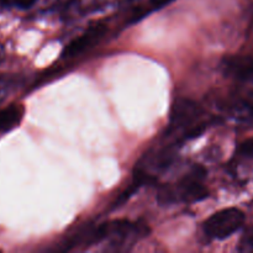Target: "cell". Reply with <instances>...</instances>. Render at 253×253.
Wrapping results in <instances>:
<instances>
[{"mask_svg": "<svg viewBox=\"0 0 253 253\" xmlns=\"http://www.w3.org/2000/svg\"><path fill=\"white\" fill-rule=\"evenodd\" d=\"M104 241L108 240L113 246L121 247L133 245L148 235L150 229L145 222L116 219L101 224Z\"/></svg>", "mask_w": 253, "mask_h": 253, "instance_id": "obj_2", "label": "cell"}, {"mask_svg": "<svg viewBox=\"0 0 253 253\" xmlns=\"http://www.w3.org/2000/svg\"><path fill=\"white\" fill-rule=\"evenodd\" d=\"M232 115L237 123L242 125H253V106L251 104L245 101L235 104L232 108Z\"/></svg>", "mask_w": 253, "mask_h": 253, "instance_id": "obj_8", "label": "cell"}, {"mask_svg": "<svg viewBox=\"0 0 253 253\" xmlns=\"http://www.w3.org/2000/svg\"><path fill=\"white\" fill-rule=\"evenodd\" d=\"M173 0H150L147 6V11H153V10H158L161 7L166 6V5L170 4Z\"/></svg>", "mask_w": 253, "mask_h": 253, "instance_id": "obj_13", "label": "cell"}, {"mask_svg": "<svg viewBox=\"0 0 253 253\" xmlns=\"http://www.w3.org/2000/svg\"><path fill=\"white\" fill-rule=\"evenodd\" d=\"M105 32L106 25L104 22H96L93 26L89 27L85 32H83L81 36L67 44L66 49L63 51V57L69 58V57H76L83 53L86 49L90 48L93 44H95L105 35Z\"/></svg>", "mask_w": 253, "mask_h": 253, "instance_id": "obj_5", "label": "cell"}, {"mask_svg": "<svg viewBox=\"0 0 253 253\" xmlns=\"http://www.w3.org/2000/svg\"><path fill=\"white\" fill-rule=\"evenodd\" d=\"M0 57H1V47H0Z\"/></svg>", "mask_w": 253, "mask_h": 253, "instance_id": "obj_15", "label": "cell"}, {"mask_svg": "<svg viewBox=\"0 0 253 253\" xmlns=\"http://www.w3.org/2000/svg\"><path fill=\"white\" fill-rule=\"evenodd\" d=\"M245 224V214L237 208H227L212 214L204 222V234L212 240H225Z\"/></svg>", "mask_w": 253, "mask_h": 253, "instance_id": "obj_3", "label": "cell"}, {"mask_svg": "<svg viewBox=\"0 0 253 253\" xmlns=\"http://www.w3.org/2000/svg\"><path fill=\"white\" fill-rule=\"evenodd\" d=\"M226 73L239 79H253V58L251 57H230L225 59Z\"/></svg>", "mask_w": 253, "mask_h": 253, "instance_id": "obj_6", "label": "cell"}, {"mask_svg": "<svg viewBox=\"0 0 253 253\" xmlns=\"http://www.w3.org/2000/svg\"><path fill=\"white\" fill-rule=\"evenodd\" d=\"M20 85V79L15 76H0V103Z\"/></svg>", "mask_w": 253, "mask_h": 253, "instance_id": "obj_9", "label": "cell"}, {"mask_svg": "<svg viewBox=\"0 0 253 253\" xmlns=\"http://www.w3.org/2000/svg\"><path fill=\"white\" fill-rule=\"evenodd\" d=\"M6 6H9V4H7V0H0V11H1V10Z\"/></svg>", "mask_w": 253, "mask_h": 253, "instance_id": "obj_14", "label": "cell"}, {"mask_svg": "<svg viewBox=\"0 0 253 253\" xmlns=\"http://www.w3.org/2000/svg\"><path fill=\"white\" fill-rule=\"evenodd\" d=\"M24 118V108L19 104H11L0 109V133L9 132L19 126Z\"/></svg>", "mask_w": 253, "mask_h": 253, "instance_id": "obj_7", "label": "cell"}, {"mask_svg": "<svg viewBox=\"0 0 253 253\" xmlns=\"http://www.w3.org/2000/svg\"><path fill=\"white\" fill-rule=\"evenodd\" d=\"M202 114V109L192 99L179 98L172 104L168 120V135H173L177 131H188L197 125L198 118ZM183 132V135H184Z\"/></svg>", "mask_w": 253, "mask_h": 253, "instance_id": "obj_4", "label": "cell"}, {"mask_svg": "<svg viewBox=\"0 0 253 253\" xmlns=\"http://www.w3.org/2000/svg\"><path fill=\"white\" fill-rule=\"evenodd\" d=\"M37 2V0H7L9 6H15L17 9L26 10L34 6Z\"/></svg>", "mask_w": 253, "mask_h": 253, "instance_id": "obj_12", "label": "cell"}, {"mask_svg": "<svg viewBox=\"0 0 253 253\" xmlns=\"http://www.w3.org/2000/svg\"><path fill=\"white\" fill-rule=\"evenodd\" d=\"M205 178V169L195 167L184 178L173 185H165L158 192V202L161 204L173 203H195L204 200L208 197V189L203 184Z\"/></svg>", "mask_w": 253, "mask_h": 253, "instance_id": "obj_1", "label": "cell"}, {"mask_svg": "<svg viewBox=\"0 0 253 253\" xmlns=\"http://www.w3.org/2000/svg\"><path fill=\"white\" fill-rule=\"evenodd\" d=\"M240 250L241 251H251L253 250V229L249 230L242 237L241 242H240Z\"/></svg>", "mask_w": 253, "mask_h": 253, "instance_id": "obj_11", "label": "cell"}, {"mask_svg": "<svg viewBox=\"0 0 253 253\" xmlns=\"http://www.w3.org/2000/svg\"><path fill=\"white\" fill-rule=\"evenodd\" d=\"M237 156L242 158H246V160L253 161V138H249V140L244 141L239 146Z\"/></svg>", "mask_w": 253, "mask_h": 253, "instance_id": "obj_10", "label": "cell"}]
</instances>
